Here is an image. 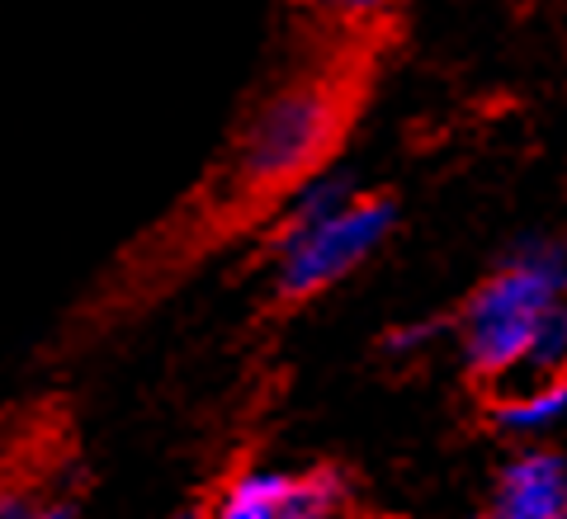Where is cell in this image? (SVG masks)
Segmentation results:
<instances>
[{
	"instance_id": "6da1fadb",
	"label": "cell",
	"mask_w": 567,
	"mask_h": 519,
	"mask_svg": "<svg viewBox=\"0 0 567 519\" xmlns=\"http://www.w3.org/2000/svg\"><path fill=\"white\" fill-rule=\"evenodd\" d=\"M563 289H567L563 250L554 246L520 250L468 302V312H464L468 364L492 373V378H506L529 354V345L544 335L548 321L563 312Z\"/></svg>"
},
{
	"instance_id": "7a4b0ae2",
	"label": "cell",
	"mask_w": 567,
	"mask_h": 519,
	"mask_svg": "<svg viewBox=\"0 0 567 519\" xmlns=\"http://www.w3.org/2000/svg\"><path fill=\"white\" fill-rule=\"evenodd\" d=\"M341 128V95L327 81H293L265 95L246 118L233 152V180L241 189H289L322 170L331 137Z\"/></svg>"
},
{
	"instance_id": "3957f363",
	"label": "cell",
	"mask_w": 567,
	"mask_h": 519,
	"mask_svg": "<svg viewBox=\"0 0 567 519\" xmlns=\"http://www.w3.org/2000/svg\"><path fill=\"white\" fill-rule=\"evenodd\" d=\"M393 227V208L383 199L341 204L327 218H312L303 227H279L275 231V289L284 298H312L341 283L350 270L374 256Z\"/></svg>"
},
{
	"instance_id": "277c9868",
	"label": "cell",
	"mask_w": 567,
	"mask_h": 519,
	"mask_svg": "<svg viewBox=\"0 0 567 519\" xmlns=\"http://www.w3.org/2000/svg\"><path fill=\"white\" fill-rule=\"evenodd\" d=\"M492 519H567V473L554 454H520L496 481Z\"/></svg>"
},
{
	"instance_id": "5b68a950",
	"label": "cell",
	"mask_w": 567,
	"mask_h": 519,
	"mask_svg": "<svg viewBox=\"0 0 567 519\" xmlns=\"http://www.w3.org/2000/svg\"><path fill=\"white\" fill-rule=\"evenodd\" d=\"M289 473H270V468H251L237 473L213 500L208 519H275L284 496H289Z\"/></svg>"
},
{
	"instance_id": "8992f818",
	"label": "cell",
	"mask_w": 567,
	"mask_h": 519,
	"mask_svg": "<svg viewBox=\"0 0 567 519\" xmlns=\"http://www.w3.org/2000/svg\"><path fill=\"white\" fill-rule=\"evenodd\" d=\"M506 429H520V435H535V429H548L567 416V373L563 378H544L529 387H506L502 406H496Z\"/></svg>"
},
{
	"instance_id": "52a82bcc",
	"label": "cell",
	"mask_w": 567,
	"mask_h": 519,
	"mask_svg": "<svg viewBox=\"0 0 567 519\" xmlns=\"http://www.w3.org/2000/svg\"><path fill=\"white\" fill-rule=\"evenodd\" d=\"M336 506H341V481L331 473H312L289 481V496H284L275 519H331Z\"/></svg>"
},
{
	"instance_id": "ba28073f",
	"label": "cell",
	"mask_w": 567,
	"mask_h": 519,
	"mask_svg": "<svg viewBox=\"0 0 567 519\" xmlns=\"http://www.w3.org/2000/svg\"><path fill=\"white\" fill-rule=\"evenodd\" d=\"M43 500L24 481H0V519H39Z\"/></svg>"
},
{
	"instance_id": "9c48e42d",
	"label": "cell",
	"mask_w": 567,
	"mask_h": 519,
	"mask_svg": "<svg viewBox=\"0 0 567 519\" xmlns=\"http://www.w3.org/2000/svg\"><path fill=\"white\" fill-rule=\"evenodd\" d=\"M312 6L327 10V14H341V20H379V14H388L398 0H312Z\"/></svg>"
},
{
	"instance_id": "30bf717a",
	"label": "cell",
	"mask_w": 567,
	"mask_h": 519,
	"mask_svg": "<svg viewBox=\"0 0 567 519\" xmlns=\"http://www.w3.org/2000/svg\"><path fill=\"white\" fill-rule=\"evenodd\" d=\"M39 519H76V515H71V506H66V500H43Z\"/></svg>"
},
{
	"instance_id": "8fae6325",
	"label": "cell",
	"mask_w": 567,
	"mask_h": 519,
	"mask_svg": "<svg viewBox=\"0 0 567 519\" xmlns=\"http://www.w3.org/2000/svg\"><path fill=\"white\" fill-rule=\"evenodd\" d=\"M175 519H189V515H175Z\"/></svg>"
}]
</instances>
